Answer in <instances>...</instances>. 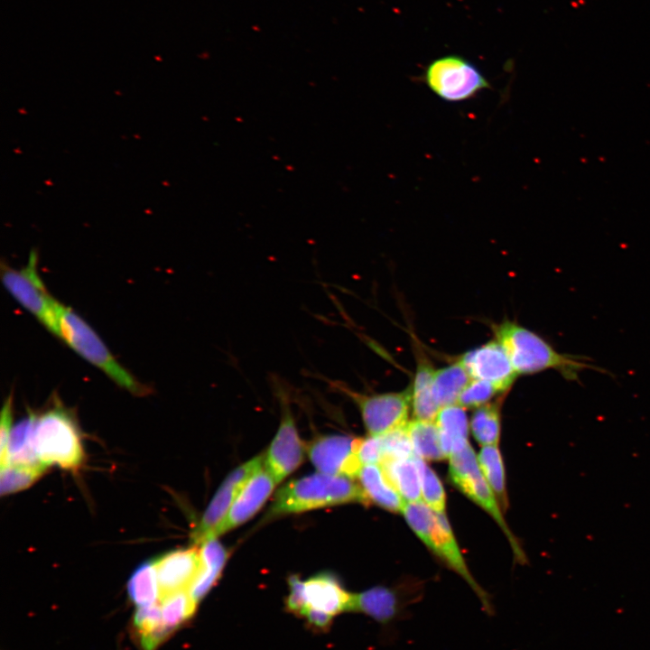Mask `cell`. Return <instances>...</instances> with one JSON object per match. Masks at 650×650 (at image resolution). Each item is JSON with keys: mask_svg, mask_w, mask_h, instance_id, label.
<instances>
[{"mask_svg": "<svg viewBox=\"0 0 650 650\" xmlns=\"http://www.w3.org/2000/svg\"><path fill=\"white\" fill-rule=\"evenodd\" d=\"M347 503L367 505L370 502L361 486L352 478L319 472L282 487L267 515L274 517Z\"/></svg>", "mask_w": 650, "mask_h": 650, "instance_id": "7a4b0ae2", "label": "cell"}, {"mask_svg": "<svg viewBox=\"0 0 650 650\" xmlns=\"http://www.w3.org/2000/svg\"><path fill=\"white\" fill-rule=\"evenodd\" d=\"M422 79L433 94L447 102L465 101L490 88L478 67L458 54L432 60L426 66Z\"/></svg>", "mask_w": 650, "mask_h": 650, "instance_id": "8992f818", "label": "cell"}, {"mask_svg": "<svg viewBox=\"0 0 650 650\" xmlns=\"http://www.w3.org/2000/svg\"><path fill=\"white\" fill-rule=\"evenodd\" d=\"M379 465L405 503L421 501V481L415 454L406 459L384 460Z\"/></svg>", "mask_w": 650, "mask_h": 650, "instance_id": "603a6c76", "label": "cell"}, {"mask_svg": "<svg viewBox=\"0 0 650 650\" xmlns=\"http://www.w3.org/2000/svg\"><path fill=\"white\" fill-rule=\"evenodd\" d=\"M304 583L308 608L320 610L332 617L352 611L353 593L344 590L332 574L320 573Z\"/></svg>", "mask_w": 650, "mask_h": 650, "instance_id": "2e32d148", "label": "cell"}, {"mask_svg": "<svg viewBox=\"0 0 650 650\" xmlns=\"http://www.w3.org/2000/svg\"><path fill=\"white\" fill-rule=\"evenodd\" d=\"M35 445L41 462L77 469L84 460L79 429L73 413L55 397L35 419Z\"/></svg>", "mask_w": 650, "mask_h": 650, "instance_id": "277c9868", "label": "cell"}, {"mask_svg": "<svg viewBox=\"0 0 650 650\" xmlns=\"http://www.w3.org/2000/svg\"><path fill=\"white\" fill-rule=\"evenodd\" d=\"M426 546L465 580L479 599L483 610L491 614L493 607L488 595L468 569L445 513H437V522Z\"/></svg>", "mask_w": 650, "mask_h": 650, "instance_id": "5bb4252c", "label": "cell"}, {"mask_svg": "<svg viewBox=\"0 0 650 650\" xmlns=\"http://www.w3.org/2000/svg\"><path fill=\"white\" fill-rule=\"evenodd\" d=\"M38 252L31 251L25 266L14 269L2 262L1 279L6 291L51 334L60 339L57 306L38 273Z\"/></svg>", "mask_w": 650, "mask_h": 650, "instance_id": "5b68a950", "label": "cell"}, {"mask_svg": "<svg viewBox=\"0 0 650 650\" xmlns=\"http://www.w3.org/2000/svg\"><path fill=\"white\" fill-rule=\"evenodd\" d=\"M275 484L271 474L264 469L250 478L209 539L217 538L249 520L270 497Z\"/></svg>", "mask_w": 650, "mask_h": 650, "instance_id": "7c38bea8", "label": "cell"}, {"mask_svg": "<svg viewBox=\"0 0 650 650\" xmlns=\"http://www.w3.org/2000/svg\"><path fill=\"white\" fill-rule=\"evenodd\" d=\"M435 370L420 359L411 388V404L415 419L433 421L440 410L433 395Z\"/></svg>", "mask_w": 650, "mask_h": 650, "instance_id": "cb8c5ba5", "label": "cell"}, {"mask_svg": "<svg viewBox=\"0 0 650 650\" xmlns=\"http://www.w3.org/2000/svg\"><path fill=\"white\" fill-rule=\"evenodd\" d=\"M162 619L174 632L186 623L195 613L197 602L189 590H181L160 599Z\"/></svg>", "mask_w": 650, "mask_h": 650, "instance_id": "f546056e", "label": "cell"}, {"mask_svg": "<svg viewBox=\"0 0 650 650\" xmlns=\"http://www.w3.org/2000/svg\"><path fill=\"white\" fill-rule=\"evenodd\" d=\"M419 469L422 497L425 504L436 513H445L446 495L436 473L423 459L415 454Z\"/></svg>", "mask_w": 650, "mask_h": 650, "instance_id": "4dcf8cb0", "label": "cell"}, {"mask_svg": "<svg viewBox=\"0 0 650 650\" xmlns=\"http://www.w3.org/2000/svg\"><path fill=\"white\" fill-rule=\"evenodd\" d=\"M354 440L339 434L319 436L309 443L307 453L320 472L355 478L363 465L354 450Z\"/></svg>", "mask_w": 650, "mask_h": 650, "instance_id": "9c48e42d", "label": "cell"}, {"mask_svg": "<svg viewBox=\"0 0 650 650\" xmlns=\"http://www.w3.org/2000/svg\"><path fill=\"white\" fill-rule=\"evenodd\" d=\"M282 420L266 455L265 469L276 483L292 473L303 460V444L299 437L290 407L283 403Z\"/></svg>", "mask_w": 650, "mask_h": 650, "instance_id": "8fae6325", "label": "cell"}, {"mask_svg": "<svg viewBox=\"0 0 650 650\" xmlns=\"http://www.w3.org/2000/svg\"><path fill=\"white\" fill-rule=\"evenodd\" d=\"M35 419L36 414L31 412L12 428L5 457L0 460L1 467L19 465L47 469L36 450Z\"/></svg>", "mask_w": 650, "mask_h": 650, "instance_id": "e0dca14e", "label": "cell"}, {"mask_svg": "<svg viewBox=\"0 0 650 650\" xmlns=\"http://www.w3.org/2000/svg\"><path fill=\"white\" fill-rule=\"evenodd\" d=\"M332 385L348 396L358 407L369 436H382L407 425L411 390L363 394L337 382Z\"/></svg>", "mask_w": 650, "mask_h": 650, "instance_id": "52a82bcc", "label": "cell"}, {"mask_svg": "<svg viewBox=\"0 0 650 650\" xmlns=\"http://www.w3.org/2000/svg\"><path fill=\"white\" fill-rule=\"evenodd\" d=\"M160 599L181 590H189L200 569V549H178L153 561Z\"/></svg>", "mask_w": 650, "mask_h": 650, "instance_id": "4fadbf2b", "label": "cell"}, {"mask_svg": "<svg viewBox=\"0 0 650 650\" xmlns=\"http://www.w3.org/2000/svg\"><path fill=\"white\" fill-rule=\"evenodd\" d=\"M470 378L493 385L498 392H506L517 374L501 344L496 339L471 349L459 360Z\"/></svg>", "mask_w": 650, "mask_h": 650, "instance_id": "30bf717a", "label": "cell"}, {"mask_svg": "<svg viewBox=\"0 0 650 650\" xmlns=\"http://www.w3.org/2000/svg\"><path fill=\"white\" fill-rule=\"evenodd\" d=\"M481 472L493 490L499 505L507 506L503 460L497 445L483 446L478 455Z\"/></svg>", "mask_w": 650, "mask_h": 650, "instance_id": "83f0119b", "label": "cell"}, {"mask_svg": "<svg viewBox=\"0 0 650 650\" xmlns=\"http://www.w3.org/2000/svg\"><path fill=\"white\" fill-rule=\"evenodd\" d=\"M470 430L482 445H497L500 436V404H486L477 408L471 416Z\"/></svg>", "mask_w": 650, "mask_h": 650, "instance_id": "f1b7e54d", "label": "cell"}, {"mask_svg": "<svg viewBox=\"0 0 650 650\" xmlns=\"http://www.w3.org/2000/svg\"><path fill=\"white\" fill-rule=\"evenodd\" d=\"M404 585L395 588L375 586L353 594L352 611L365 614L382 625L396 620L413 599L411 592H404Z\"/></svg>", "mask_w": 650, "mask_h": 650, "instance_id": "9a60e30c", "label": "cell"}, {"mask_svg": "<svg viewBox=\"0 0 650 650\" xmlns=\"http://www.w3.org/2000/svg\"><path fill=\"white\" fill-rule=\"evenodd\" d=\"M406 430L414 453L424 460H441L443 452L438 427L433 421L414 419L408 422Z\"/></svg>", "mask_w": 650, "mask_h": 650, "instance_id": "484cf974", "label": "cell"}, {"mask_svg": "<svg viewBox=\"0 0 650 650\" xmlns=\"http://www.w3.org/2000/svg\"><path fill=\"white\" fill-rule=\"evenodd\" d=\"M44 468L6 465L1 467L0 493L10 495L32 485L44 472Z\"/></svg>", "mask_w": 650, "mask_h": 650, "instance_id": "1f68e13d", "label": "cell"}, {"mask_svg": "<svg viewBox=\"0 0 650 650\" xmlns=\"http://www.w3.org/2000/svg\"><path fill=\"white\" fill-rule=\"evenodd\" d=\"M200 545V569L189 590L197 603L215 585L228 559L227 550L217 538L208 539Z\"/></svg>", "mask_w": 650, "mask_h": 650, "instance_id": "d6986e66", "label": "cell"}, {"mask_svg": "<svg viewBox=\"0 0 650 650\" xmlns=\"http://www.w3.org/2000/svg\"><path fill=\"white\" fill-rule=\"evenodd\" d=\"M493 331L517 376L553 369L568 381H580V374L587 369L607 373L584 356L558 352L540 335L515 321L495 324Z\"/></svg>", "mask_w": 650, "mask_h": 650, "instance_id": "6da1fadb", "label": "cell"}, {"mask_svg": "<svg viewBox=\"0 0 650 650\" xmlns=\"http://www.w3.org/2000/svg\"><path fill=\"white\" fill-rule=\"evenodd\" d=\"M354 450L363 466L380 464L383 460L380 436L355 438Z\"/></svg>", "mask_w": 650, "mask_h": 650, "instance_id": "d590c367", "label": "cell"}, {"mask_svg": "<svg viewBox=\"0 0 650 650\" xmlns=\"http://www.w3.org/2000/svg\"><path fill=\"white\" fill-rule=\"evenodd\" d=\"M309 627L316 631H326L331 626L333 617L313 608H308L303 614Z\"/></svg>", "mask_w": 650, "mask_h": 650, "instance_id": "f35d334b", "label": "cell"}, {"mask_svg": "<svg viewBox=\"0 0 650 650\" xmlns=\"http://www.w3.org/2000/svg\"><path fill=\"white\" fill-rule=\"evenodd\" d=\"M265 467V455H258L230 472L209 502L199 525L191 534L194 545L208 540L228 514L235 498L255 474Z\"/></svg>", "mask_w": 650, "mask_h": 650, "instance_id": "ba28073f", "label": "cell"}, {"mask_svg": "<svg viewBox=\"0 0 650 650\" xmlns=\"http://www.w3.org/2000/svg\"><path fill=\"white\" fill-rule=\"evenodd\" d=\"M57 311L60 339L77 354L130 394L144 396L151 393V387L115 358L97 332L77 312L60 302Z\"/></svg>", "mask_w": 650, "mask_h": 650, "instance_id": "3957f363", "label": "cell"}, {"mask_svg": "<svg viewBox=\"0 0 650 650\" xmlns=\"http://www.w3.org/2000/svg\"><path fill=\"white\" fill-rule=\"evenodd\" d=\"M358 478L369 502L394 513L402 512L405 502L386 478L379 464L363 466Z\"/></svg>", "mask_w": 650, "mask_h": 650, "instance_id": "ffe728a7", "label": "cell"}, {"mask_svg": "<svg viewBox=\"0 0 650 650\" xmlns=\"http://www.w3.org/2000/svg\"><path fill=\"white\" fill-rule=\"evenodd\" d=\"M443 452L446 457L462 450L468 443L469 422L462 406L441 407L435 418Z\"/></svg>", "mask_w": 650, "mask_h": 650, "instance_id": "44dd1931", "label": "cell"}, {"mask_svg": "<svg viewBox=\"0 0 650 650\" xmlns=\"http://www.w3.org/2000/svg\"><path fill=\"white\" fill-rule=\"evenodd\" d=\"M449 460V476L454 485L481 471L469 442L462 450L452 453Z\"/></svg>", "mask_w": 650, "mask_h": 650, "instance_id": "d6a6232c", "label": "cell"}, {"mask_svg": "<svg viewBox=\"0 0 650 650\" xmlns=\"http://www.w3.org/2000/svg\"><path fill=\"white\" fill-rule=\"evenodd\" d=\"M127 593L137 607H144L160 600V590L154 562L139 565L127 582Z\"/></svg>", "mask_w": 650, "mask_h": 650, "instance_id": "4316f807", "label": "cell"}, {"mask_svg": "<svg viewBox=\"0 0 650 650\" xmlns=\"http://www.w3.org/2000/svg\"><path fill=\"white\" fill-rule=\"evenodd\" d=\"M13 397L10 395L5 401L1 411L0 423V456L5 457L8 440L12 431Z\"/></svg>", "mask_w": 650, "mask_h": 650, "instance_id": "74e56055", "label": "cell"}, {"mask_svg": "<svg viewBox=\"0 0 650 650\" xmlns=\"http://www.w3.org/2000/svg\"><path fill=\"white\" fill-rule=\"evenodd\" d=\"M288 583L290 592L286 599V608L290 613L302 617L308 608L305 583L297 575L290 576Z\"/></svg>", "mask_w": 650, "mask_h": 650, "instance_id": "8d00e7d4", "label": "cell"}, {"mask_svg": "<svg viewBox=\"0 0 650 650\" xmlns=\"http://www.w3.org/2000/svg\"><path fill=\"white\" fill-rule=\"evenodd\" d=\"M133 627L142 650H156L173 633L163 622L160 601L138 607Z\"/></svg>", "mask_w": 650, "mask_h": 650, "instance_id": "7402d4cb", "label": "cell"}, {"mask_svg": "<svg viewBox=\"0 0 650 650\" xmlns=\"http://www.w3.org/2000/svg\"><path fill=\"white\" fill-rule=\"evenodd\" d=\"M380 440L383 450L382 460L406 459L415 454L406 426L380 436Z\"/></svg>", "mask_w": 650, "mask_h": 650, "instance_id": "836d02e7", "label": "cell"}, {"mask_svg": "<svg viewBox=\"0 0 650 650\" xmlns=\"http://www.w3.org/2000/svg\"><path fill=\"white\" fill-rule=\"evenodd\" d=\"M461 492L480 506L496 520L502 531L506 535L516 559L520 562H525L526 557L521 549L518 542L508 528L504 519L497 499L484 478L482 472H478L468 478H465L455 485Z\"/></svg>", "mask_w": 650, "mask_h": 650, "instance_id": "ac0fdd59", "label": "cell"}, {"mask_svg": "<svg viewBox=\"0 0 650 650\" xmlns=\"http://www.w3.org/2000/svg\"><path fill=\"white\" fill-rule=\"evenodd\" d=\"M497 393L499 392L490 383L470 378L457 404L462 407H479L486 404Z\"/></svg>", "mask_w": 650, "mask_h": 650, "instance_id": "e575fe53", "label": "cell"}, {"mask_svg": "<svg viewBox=\"0 0 650 650\" xmlns=\"http://www.w3.org/2000/svg\"><path fill=\"white\" fill-rule=\"evenodd\" d=\"M469 380L470 376L460 361L435 370L433 395L440 409L443 406L456 404Z\"/></svg>", "mask_w": 650, "mask_h": 650, "instance_id": "d4e9b609", "label": "cell"}]
</instances>
